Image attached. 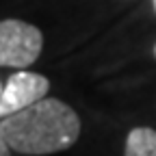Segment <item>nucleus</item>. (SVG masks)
Instances as JSON below:
<instances>
[{
	"label": "nucleus",
	"mask_w": 156,
	"mask_h": 156,
	"mask_svg": "<svg viewBox=\"0 0 156 156\" xmlns=\"http://www.w3.org/2000/svg\"><path fill=\"white\" fill-rule=\"evenodd\" d=\"M0 134L13 152L26 156H48L69 150L80 136L78 113L56 98L0 119Z\"/></svg>",
	"instance_id": "f257e3e1"
},
{
	"label": "nucleus",
	"mask_w": 156,
	"mask_h": 156,
	"mask_svg": "<svg viewBox=\"0 0 156 156\" xmlns=\"http://www.w3.org/2000/svg\"><path fill=\"white\" fill-rule=\"evenodd\" d=\"M44 50V35L24 20L0 22V67H28Z\"/></svg>",
	"instance_id": "f03ea898"
},
{
	"label": "nucleus",
	"mask_w": 156,
	"mask_h": 156,
	"mask_svg": "<svg viewBox=\"0 0 156 156\" xmlns=\"http://www.w3.org/2000/svg\"><path fill=\"white\" fill-rule=\"evenodd\" d=\"M48 91H50V80L44 74H35L28 69L15 72L13 76H9L2 95H0V119L37 104L48 95Z\"/></svg>",
	"instance_id": "7ed1b4c3"
},
{
	"label": "nucleus",
	"mask_w": 156,
	"mask_h": 156,
	"mask_svg": "<svg viewBox=\"0 0 156 156\" xmlns=\"http://www.w3.org/2000/svg\"><path fill=\"white\" fill-rule=\"evenodd\" d=\"M124 156H156V130L147 126L132 128L126 136Z\"/></svg>",
	"instance_id": "20e7f679"
},
{
	"label": "nucleus",
	"mask_w": 156,
	"mask_h": 156,
	"mask_svg": "<svg viewBox=\"0 0 156 156\" xmlns=\"http://www.w3.org/2000/svg\"><path fill=\"white\" fill-rule=\"evenodd\" d=\"M11 152H13V150L7 145V141L2 139V134H0V156H11Z\"/></svg>",
	"instance_id": "39448f33"
},
{
	"label": "nucleus",
	"mask_w": 156,
	"mask_h": 156,
	"mask_svg": "<svg viewBox=\"0 0 156 156\" xmlns=\"http://www.w3.org/2000/svg\"><path fill=\"white\" fill-rule=\"evenodd\" d=\"M2 89H5V87H2V83H0V95H2Z\"/></svg>",
	"instance_id": "423d86ee"
},
{
	"label": "nucleus",
	"mask_w": 156,
	"mask_h": 156,
	"mask_svg": "<svg viewBox=\"0 0 156 156\" xmlns=\"http://www.w3.org/2000/svg\"><path fill=\"white\" fill-rule=\"evenodd\" d=\"M152 2H154V11H156V0H152Z\"/></svg>",
	"instance_id": "0eeeda50"
},
{
	"label": "nucleus",
	"mask_w": 156,
	"mask_h": 156,
	"mask_svg": "<svg viewBox=\"0 0 156 156\" xmlns=\"http://www.w3.org/2000/svg\"><path fill=\"white\" fill-rule=\"evenodd\" d=\"M154 58H156V46H154Z\"/></svg>",
	"instance_id": "6e6552de"
}]
</instances>
